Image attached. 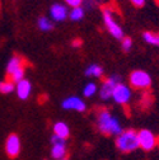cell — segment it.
<instances>
[{
  "instance_id": "6da1fadb",
  "label": "cell",
  "mask_w": 159,
  "mask_h": 160,
  "mask_svg": "<svg viewBox=\"0 0 159 160\" xmlns=\"http://www.w3.org/2000/svg\"><path fill=\"white\" fill-rule=\"evenodd\" d=\"M97 126L98 130L105 135H116L118 136L122 132L120 121L112 116L107 109H99L97 112Z\"/></svg>"
},
{
  "instance_id": "7a4b0ae2",
  "label": "cell",
  "mask_w": 159,
  "mask_h": 160,
  "mask_svg": "<svg viewBox=\"0 0 159 160\" xmlns=\"http://www.w3.org/2000/svg\"><path fill=\"white\" fill-rule=\"evenodd\" d=\"M116 148L122 152H131L140 148L139 145V136L134 130L122 131L116 137Z\"/></svg>"
},
{
  "instance_id": "3957f363",
  "label": "cell",
  "mask_w": 159,
  "mask_h": 160,
  "mask_svg": "<svg viewBox=\"0 0 159 160\" xmlns=\"http://www.w3.org/2000/svg\"><path fill=\"white\" fill-rule=\"evenodd\" d=\"M102 18H103L105 27L107 28V31L110 32V34H111L113 38L122 41V38L125 37L124 29L121 28V26L118 24V22L115 19L113 10H112L110 7H106V8L102 9Z\"/></svg>"
},
{
  "instance_id": "277c9868",
  "label": "cell",
  "mask_w": 159,
  "mask_h": 160,
  "mask_svg": "<svg viewBox=\"0 0 159 160\" xmlns=\"http://www.w3.org/2000/svg\"><path fill=\"white\" fill-rule=\"evenodd\" d=\"M129 82H130V85L135 89H148L151 84V79L146 71L135 70L130 74Z\"/></svg>"
},
{
  "instance_id": "5b68a950",
  "label": "cell",
  "mask_w": 159,
  "mask_h": 160,
  "mask_svg": "<svg viewBox=\"0 0 159 160\" xmlns=\"http://www.w3.org/2000/svg\"><path fill=\"white\" fill-rule=\"evenodd\" d=\"M139 136V145L145 151H150L156 146V137L149 130H140L137 132Z\"/></svg>"
},
{
  "instance_id": "8992f818",
  "label": "cell",
  "mask_w": 159,
  "mask_h": 160,
  "mask_svg": "<svg viewBox=\"0 0 159 160\" xmlns=\"http://www.w3.org/2000/svg\"><path fill=\"white\" fill-rule=\"evenodd\" d=\"M120 82V76H110L108 79H106V82H103L101 89H99V97L103 101H108V99L112 98V94H113V90L116 88V85Z\"/></svg>"
},
{
  "instance_id": "52a82bcc",
  "label": "cell",
  "mask_w": 159,
  "mask_h": 160,
  "mask_svg": "<svg viewBox=\"0 0 159 160\" xmlns=\"http://www.w3.org/2000/svg\"><path fill=\"white\" fill-rule=\"evenodd\" d=\"M112 99L117 103V104H126L130 102L131 99V89L122 84V83H118L113 90L112 94Z\"/></svg>"
},
{
  "instance_id": "ba28073f",
  "label": "cell",
  "mask_w": 159,
  "mask_h": 160,
  "mask_svg": "<svg viewBox=\"0 0 159 160\" xmlns=\"http://www.w3.org/2000/svg\"><path fill=\"white\" fill-rule=\"evenodd\" d=\"M52 141V150L51 155L56 160H63L66 158V144H65V138H61L56 135L52 136L51 138Z\"/></svg>"
},
{
  "instance_id": "9c48e42d",
  "label": "cell",
  "mask_w": 159,
  "mask_h": 160,
  "mask_svg": "<svg viewBox=\"0 0 159 160\" xmlns=\"http://www.w3.org/2000/svg\"><path fill=\"white\" fill-rule=\"evenodd\" d=\"M50 18L54 22H64L69 18V10L65 4L55 3L50 7Z\"/></svg>"
},
{
  "instance_id": "30bf717a",
  "label": "cell",
  "mask_w": 159,
  "mask_h": 160,
  "mask_svg": "<svg viewBox=\"0 0 159 160\" xmlns=\"http://www.w3.org/2000/svg\"><path fill=\"white\" fill-rule=\"evenodd\" d=\"M5 152L10 158H15L21 152V140H19L18 135L12 133L8 136L5 141Z\"/></svg>"
},
{
  "instance_id": "8fae6325",
  "label": "cell",
  "mask_w": 159,
  "mask_h": 160,
  "mask_svg": "<svg viewBox=\"0 0 159 160\" xmlns=\"http://www.w3.org/2000/svg\"><path fill=\"white\" fill-rule=\"evenodd\" d=\"M63 108L64 109H71V111H78V112H84L87 106L85 103L82 101L80 98L78 97H69L63 102Z\"/></svg>"
},
{
  "instance_id": "7c38bea8",
  "label": "cell",
  "mask_w": 159,
  "mask_h": 160,
  "mask_svg": "<svg viewBox=\"0 0 159 160\" xmlns=\"http://www.w3.org/2000/svg\"><path fill=\"white\" fill-rule=\"evenodd\" d=\"M15 92H17V95H18L19 99L26 101V99H28L29 95H31L32 84L28 82L27 79H23V80H21V82H18L15 84Z\"/></svg>"
},
{
  "instance_id": "4fadbf2b",
  "label": "cell",
  "mask_w": 159,
  "mask_h": 160,
  "mask_svg": "<svg viewBox=\"0 0 159 160\" xmlns=\"http://www.w3.org/2000/svg\"><path fill=\"white\" fill-rule=\"evenodd\" d=\"M23 68V58L21 56H17L14 55L13 57H10V60L7 64V74L10 76L14 71H17L18 69Z\"/></svg>"
},
{
  "instance_id": "5bb4252c",
  "label": "cell",
  "mask_w": 159,
  "mask_h": 160,
  "mask_svg": "<svg viewBox=\"0 0 159 160\" xmlns=\"http://www.w3.org/2000/svg\"><path fill=\"white\" fill-rule=\"evenodd\" d=\"M54 135L61 137V138H68L70 135L69 126L65 122H56L54 125Z\"/></svg>"
},
{
  "instance_id": "9a60e30c",
  "label": "cell",
  "mask_w": 159,
  "mask_h": 160,
  "mask_svg": "<svg viewBox=\"0 0 159 160\" xmlns=\"http://www.w3.org/2000/svg\"><path fill=\"white\" fill-rule=\"evenodd\" d=\"M37 26L42 32H49L54 29V22L47 17H39L37 21Z\"/></svg>"
},
{
  "instance_id": "2e32d148",
  "label": "cell",
  "mask_w": 159,
  "mask_h": 160,
  "mask_svg": "<svg viewBox=\"0 0 159 160\" xmlns=\"http://www.w3.org/2000/svg\"><path fill=\"white\" fill-rule=\"evenodd\" d=\"M85 15V10L83 7H78V8H71L69 12V19H71L73 22H79L82 21Z\"/></svg>"
},
{
  "instance_id": "e0dca14e",
  "label": "cell",
  "mask_w": 159,
  "mask_h": 160,
  "mask_svg": "<svg viewBox=\"0 0 159 160\" xmlns=\"http://www.w3.org/2000/svg\"><path fill=\"white\" fill-rule=\"evenodd\" d=\"M143 38L144 41L151 46H156L159 47V33H155V32H144L143 33Z\"/></svg>"
},
{
  "instance_id": "ac0fdd59",
  "label": "cell",
  "mask_w": 159,
  "mask_h": 160,
  "mask_svg": "<svg viewBox=\"0 0 159 160\" xmlns=\"http://www.w3.org/2000/svg\"><path fill=\"white\" fill-rule=\"evenodd\" d=\"M85 75L87 76H94V78H101L103 75V69H102V66H99L97 64L89 65L85 69Z\"/></svg>"
},
{
  "instance_id": "d6986e66",
  "label": "cell",
  "mask_w": 159,
  "mask_h": 160,
  "mask_svg": "<svg viewBox=\"0 0 159 160\" xmlns=\"http://www.w3.org/2000/svg\"><path fill=\"white\" fill-rule=\"evenodd\" d=\"M15 89V83L12 80H4V82H0V93L3 94H9L12 92H14Z\"/></svg>"
},
{
  "instance_id": "ffe728a7",
  "label": "cell",
  "mask_w": 159,
  "mask_h": 160,
  "mask_svg": "<svg viewBox=\"0 0 159 160\" xmlns=\"http://www.w3.org/2000/svg\"><path fill=\"white\" fill-rule=\"evenodd\" d=\"M24 74H26L24 68H21V69H18L17 71H14V72L9 76V79L12 80V82H14V83L17 84L18 82H21V80H23V79H24Z\"/></svg>"
},
{
  "instance_id": "44dd1931",
  "label": "cell",
  "mask_w": 159,
  "mask_h": 160,
  "mask_svg": "<svg viewBox=\"0 0 159 160\" xmlns=\"http://www.w3.org/2000/svg\"><path fill=\"white\" fill-rule=\"evenodd\" d=\"M95 92H97V85H95L94 83H88V84L84 87L83 94H84L87 98H89V97H93V95L95 94Z\"/></svg>"
},
{
  "instance_id": "7402d4cb",
  "label": "cell",
  "mask_w": 159,
  "mask_h": 160,
  "mask_svg": "<svg viewBox=\"0 0 159 160\" xmlns=\"http://www.w3.org/2000/svg\"><path fill=\"white\" fill-rule=\"evenodd\" d=\"M121 47L125 52H129L132 47V39L130 37H124L122 38V41H121Z\"/></svg>"
},
{
  "instance_id": "603a6c76",
  "label": "cell",
  "mask_w": 159,
  "mask_h": 160,
  "mask_svg": "<svg viewBox=\"0 0 159 160\" xmlns=\"http://www.w3.org/2000/svg\"><path fill=\"white\" fill-rule=\"evenodd\" d=\"M83 4L85 5L87 9H93V8L98 7V5H101L102 4V0H84Z\"/></svg>"
},
{
  "instance_id": "cb8c5ba5",
  "label": "cell",
  "mask_w": 159,
  "mask_h": 160,
  "mask_svg": "<svg viewBox=\"0 0 159 160\" xmlns=\"http://www.w3.org/2000/svg\"><path fill=\"white\" fill-rule=\"evenodd\" d=\"M84 3V0H65V4L70 8H78V7H82Z\"/></svg>"
},
{
  "instance_id": "d4e9b609",
  "label": "cell",
  "mask_w": 159,
  "mask_h": 160,
  "mask_svg": "<svg viewBox=\"0 0 159 160\" xmlns=\"http://www.w3.org/2000/svg\"><path fill=\"white\" fill-rule=\"evenodd\" d=\"M131 4L135 5L136 8H143L145 5V0H130Z\"/></svg>"
},
{
  "instance_id": "484cf974",
  "label": "cell",
  "mask_w": 159,
  "mask_h": 160,
  "mask_svg": "<svg viewBox=\"0 0 159 160\" xmlns=\"http://www.w3.org/2000/svg\"><path fill=\"white\" fill-rule=\"evenodd\" d=\"M82 45H83V41H82V39H79V38H75L74 41L71 42V46H73V47H75V48H79Z\"/></svg>"
},
{
  "instance_id": "4316f807",
  "label": "cell",
  "mask_w": 159,
  "mask_h": 160,
  "mask_svg": "<svg viewBox=\"0 0 159 160\" xmlns=\"http://www.w3.org/2000/svg\"><path fill=\"white\" fill-rule=\"evenodd\" d=\"M63 160H68V159H66V158H65V159H63Z\"/></svg>"
}]
</instances>
